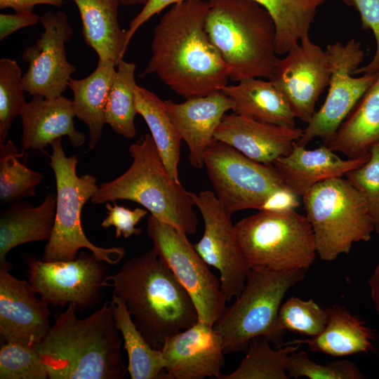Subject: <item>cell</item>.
I'll use <instances>...</instances> for the list:
<instances>
[{
  "instance_id": "277c9868",
  "label": "cell",
  "mask_w": 379,
  "mask_h": 379,
  "mask_svg": "<svg viewBox=\"0 0 379 379\" xmlns=\"http://www.w3.org/2000/svg\"><path fill=\"white\" fill-rule=\"evenodd\" d=\"M208 35L228 69L230 80L267 78L277 62L273 20L253 0H208Z\"/></svg>"
},
{
  "instance_id": "3957f363",
  "label": "cell",
  "mask_w": 379,
  "mask_h": 379,
  "mask_svg": "<svg viewBox=\"0 0 379 379\" xmlns=\"http://www.w3.org/2000/svg\"><path fill=\"white\" fill-rule=\"evenodd\" d=\"M104 284L124 300L137 328L156 349L199 321L190 296L153 249L127 260Z\"/></svg>"
},
{
  "instance_id": "e575fe53",
  "label": "cell",
  "mask_w": 379,
  "mask_h": 379,
  "mask_svg": "<svg viewBox=\"0 0 379 379\" xmlns=\"http://www.w3.org/2000/svg\"><path fill=\"white\" fill-rule=\"evenodd\" d=\"M279 321L285 331L314 338L324 330L328 321V310L312 299L305 300L293 296L281 304Z\"/></svg>"
},
{
  "instance_id": "60d3db41",
  "label": "cell",
  "mask_w": 379,
  "mask_h": 379,
  "mask_svg": "<svg viewBox=\"0 0 379 379\" xmlns=\"http://www.w3.org/2000/svg\"><path fill=\"white\" fill-rule=\"evenodd\" d=\"M105 207L107 216L103 219L101 226L104 228L114 227L116 238L121 236L128 238L132 235L138 236L142 234V230L136 228L135 225L147 214V209L135 208L131 210L115 203L111 205L109 202L106 203Z\"/></svg>"
},
{
  "instance_id": "603a6c76",
  "label": "cell",
  "mask_w": 379,
  "mask_h": 379,
  "mask_svg": "<svg viewBox=\"0 0 379 379\" xmlns=\"http://www.w3.org/2000/svg\"><path fill=\"white\" fill-rule=\"evenodd\" d=\"M56 207V194L49 193L42 203L34 207L18 201L0 216V269L10 270L7 253L25 243L48 240L52 234Z\"/></svg>"
},
{
  "instance_id": "484cf974",
  "label": "cell",
  "mask_w": 379,
  "mask_h": 379,
  "mask_svg": "<svg viewBox=\"0 0 379 379\" xmlns=\"http://www.w3.org/2000/svg\"><path fill=\"white\" fill-rule=\"evenodd\" d=\"M82 22V34L98 60L117 66L126 51V31L119 23V0H73Z\"/></svg>"
},
{
  "instance_id": "5bb4252c",
  "label": "cell",
  "mask_w": 379,
  "mask_h": 379,
  "mask_svg": "<svg viewBox=\"0 0 379 379\" xmlns=\"http://www.w3.org/2000/svg\"><path fill=\"white\" fill-rule=\"evenodd\" d=\"M93 253L81 252L72 260L28 258L29 282L48 305L73 304L83 310L94 306L105 286V270Z\"/></svg>"
},
{
  "instance_id": "44dd1931",
  "label": "cell",
  "mask_w": 379,
  "mask_h": 379,
  "mask_svg": "<svg viewBox=\"0 0 379 379\" xmlns=\"http://www.w3.org/2000/svg\"><path fill=\"white\" fill-rule=\"evenodd\" d=\"M369 158V154L357 159H342L335 152L323 145L308 149L297 142L291 152L272 164L284 184L298 197H302L319 182L345 177Z\"/></svg>"
},
{
  "instance_id": "ab89813d",
  "label": "cell",
  "mask_w": 379,
  "mask_h": 379,
  "mask_svg": "<svg viewBox=\"0 0 379 379\" xmlns=\"http://www.w3.org/2000/svg\"><path fill=\"white\" fill-rule=\"evenodd\" d=\"M348 6L359 14L361 27L371 30L375 41V51L372 60L366 65L359 67L354 75L374 74L379 72V0H343Z\"/></svg>"
},
{
  "instance_id": "8992f818",
  "label": "cell",
  "mask_w": 379,
  "mask_h": 379,
  "mask_svg": "<svg viewBox=\"0 0 379 379\" xmlns=\"http://www.w3.org/2000/svg\"><path fill=\"white\" fill-rule=\"evenodd\" d=\"M307 270L285 272L251 269L235 302L225 307L213 325L223 340L225 354L246 352L253 338L262 336L276 348L284 345L286 331L279 312L287 291L305 277Z\"/></svg>"
},
{
  "instance_id": "4dcf8cb0",
  "label": "cell",
  "mask_w": 379,
  "mask_h": 379,
  "mask_svg": "<svg viewBox=\"0 0 379 379\" xmlns=\"http://www.w3.org/2000/svg\"><path fill=\"white\" fill-rule=\"evenodd\" d=\"M271 15L276 30V51L285 55L309 36L319 8L327 0H253Z\"/></svg>"
},
{
  "instance_id": "b9f144b4",
  "label": "cell",
  "mask_w": 379,
  "mask_h": 379,
  "mask_svg": "<svg viewBox=\"0 0 379 379\" xmlns=\"http://www.w3.org/2000/svg\"><path fill=\"white\" fill-rule=\"evenodd\" d=\"M299 197L288 187L283 186L272 192L258 211L271 213L290 212L299 206Z\"/></svg>"
},
{
  "instance_id": "ac0fdd59",
  "label": "cell",
  "mask_w": 379,
  "mask_h": 379,
  "mask_svg": "<svg viewBox=\"0 0 379 379\" xmlns=\"http://www.w3.org/2000/svg\"><path fill=\"white\" fill-rule=\"evenodd\" d=\"M36 294L29 281L0 269V335L5 343L36 345L48 333V304Z\"/></svg>"
},
{
  "instance_id": "f6af8a7d",
  "label": "cell",
  "mask_w": 379,
  "mask_h": 379,
  "mask_svg": "<svg viewBox=\"0 0 379 379\" xmlns=\"http://www.w3.org/2000/svg\"><path fill=\"white\" fill-rule=\"evenodd\" d=\"M65 0H0V9L12 8L15 12L32 11L39 4H46L60 7Z\"/></svg>"
},
{
  "instance_id": "8d00e7d4",
  "label": "cell",
  "mask_w": 379,
  "mask_h": 379,
  "mask_svg": "<svg viewBox=\"0 0 379 379\" xmlns=\"http://www.w3.org/2000/svg\"><path fill=\"white\" fill-rule=\"evenodd\" d=\"M48 369L36 345L5 343L0 349V379H46Z\"/></svg>"
},
{
  "instance_id": "836d02e7",
  "label": "cell",
  "mask_w": 379,
  "mask_h": 379,
  "mask_svg": "<svg viewBox=\"0 0 379 379\" xmlns=\"http://www.w3.org/2000/svg\"><path fill=\"white\" fill-rule=\"evenodd\" d=\"M19 153L12 140L0 145V201L2 205L12 204L25 197L35 194L36 187L43 175L27 168L19 161Z\"/></svg>"
},
{
  "instance_id": "7bdbcfd3",
  "label": "cell",
  "mask_w": 379,
  "mask_h": 379,
  "mask_svg": "<svg viewBox=\"0 0 379 379\" xmlns=\"http://www.w3.org/2000/svg\"><path fill=\"white\" fill-rule=\"evenodd\" d=\"M185 0H148L140 13L131 20L126 31V43L128 44L138 29L153 15L159 13L166 7Z\"/></svg>"
},
{
  "instance_id": "ffe728a7",
  "label": "cell",
  "mask_w": 379,
  "mask_h": 379,
  "mask_svg": "<svg viewBox=\"0 0 379 379\" xmlns=\"http://www.w3.org/2000/svg\"><path fill=\"white\" fill-rule=\"evenodd\" d=\"M166 112L189 149L192 167L204 166L206 148L214 140L215 132L233 103L221 91L186 99L181 103L164 100Z\"/></svg>"
},
{
  "instance_id": "6da1fadb",
  "label": "cell",
  "mask_w": 379,
  "mask_h": 379,
  "mask_svg": "<svg viewBox=\"0 0 379 379\" xmlns=\"http://www.w3.org/2000/svg\"><path fill=\"white\" fill-rule=\"evenodd\" d=\"M208 1L171 5L154 29L152 55L140 77L155 74L188 99L221 91L228 69L206 29Z\"/></svg>"
},
{
  "instance_id": "1f68e13d",
  "label": "cell",
  "mask_w": 379,
  "mask_h": 379,
  "mask_svg": "<svg viewBox=\"0 0 379 379\" xmlns=\"http://www.w3.org/2000/svg\"><path fill=\"white\" fill-rule=\"evenodd\" d=\"M300 344L284 343L273 349L262 336L251 339L238 368L219 379H289L287 365L290 355Z\"/></svg>"
},
{
  "instance_id": "7c38bea8",
  "label": "cell",
  "mask_w": 379,
  "mask_h": 379,
  "mask_svg": "<svg viewBox=\"0 0 379 379\" xmlns=\"http://www.w3.org/2000/svg\"><path fill=\"white\" fill-rule=\"evenodd\" d=\"M331 65V77L326 98L297 142L306 147L312 140L320 138L325 145L335 134L358 101L376 79L379 72L355 77L365 56L361 44L355 39L345 44L336 41L326 47Z\"/></svg>"
},
{
  "instance_id": "9a60e30c",
  "label": "cell",
  "mask_w": 379,
  "mask_h": 379,
  "mask_svg": "<svg viewBox=\"0 0 379 379\" xmlns=\"http://www.w3.org/2000/svg\"><path fill=\"white\" fill-rule=\"evenodd\" d=\"M40 21L43 32L22 54V60L29 64L22 85L30 95L54 98L67 89L71 75L76 71V67L68 62L65 50L72 29L62 11L46 12Z\"/></svg>"
},
{
  "instance_id": "d6986e66",
  "label": "cell",
  "mask_w": 379,
  "mask_h": 379,
  "mask_svg": "<svg viewBox=\"0 0 379 379\" xmlns=\"http://www.w3.org/2000/svg\"><path fill=\"white\" fill-rule=\"evenodd\" d=\"M302 129L255 121L232 113L225 114L214 139L225 142L249 159L272 164L288 155L300 138Z\"/></svg>"
},
{
  "instance_id": "4fadbf2b",
  "label": "cell",
  "mask_w": 379,
  "mask_h": 379,
  "mask_svg": "<svg viewBox=\"0 0 379 379\" xmlns=\"http://www.w3.org/2000/svg\"><path fill=\"white\" fill-rule=\"evenodd\" d=\"M204 220V234L194 246L209 265L220 272L221 288L227 301L241 292L251 270L241 250L231 215L213 192H190Z\"/></svg>"
},
{
  "instance_id": "cb8c5ba5",
  "label": "cell",
  "mask_w": 379,
  "mask_h": 379,
  "mask_svg": "<svg viewBox=\"0 0 379 379\" xmlns=\"http://www.w3.org/2000/svg\"><path fill=\"white\" fill-rule=\"evenodd\" d=\"M221 92L231 99L233 113L260 122L291 128L295 116L285 96L269 79L248 78L227 85Z\"/></svg>"
},
{
  "instance_id": "d590c367",
  "label": "cell",
  "mask_w": 379,
  "mask_h": 379,
  "mask_svg": "<svg viewBox=\"0 0 379 379\" xmlns=\"http://www.w3.org/2000/svg\"><path fill=\"white\" fill-rule=\"evenodd\" d=\"M22 72L15 60H0V145L6 140L11 122L24 106Z\"/></svg>"
},
{
  "instance_id": "9c48e42d",
  "label": "cell",
  "mask_w": 379,
  "mask_h": 379,
  "mask_svg": "<svg viewBox=\"0 0 379 379\" xmlns=\"http://www.w3.org/2000/svg\"><path fill=\"white\" fill-rule=\"evenodd\" d=\"M236 235L250 269L285 272L307 270L317 255L305 215L259 211L235 225Z\"/></svg>"
},
{
  "instance_id": "7a4b0ae2",
  "label": "cell",
  "mask_w": 379,
  "mask_h": 379,
  "mask_svg": "<svg viewBox=\"0 0 379 379\" xmlns=\"http://www.w3.org/2000/svg\"><path fill=\"white\" fill-rule=\"evenodd\" d=\"M69 304L55 317L44 340L36 345L49 379H123L124 364L119 336L107 301L90 316L79 319Z\"/></svg>"
},
{
  "instance_id": "30bf717a",
  "label": "cell",
  "mask_w": 379,
  "mask_h": 379,
  "mask_svg": "<svg viewBox=\"0 0 379 379\" xmlns=\"http://www.w3.org/2000/svg\"><path fill=\"white\" fill-rule=\"evenodd\" d=\"M147 232L153 250L190 296L199 321L213 326L225 309L220 281L210 270L184 231L150 215Z\"/></svg>"
},
{
  "instance_id": "f546056e",
  "label": "cell",
  "mask_w": 379,
  "mask_h": 379,
  "mask_svg": "<svg viewBox=\"0 0 379 379\" xmlns=\"http://www.w3.org/2000/svg\"><path fill=\"white\" fill-rule=\"evenodd\" d=\"M135 95L138 114L148 126L168 175L179 182L178 164L182 138L166 112L164 101L138 85L135 87Z\"/></svg>"
},
{
  "instance_id": "d6a6232c",
  "label": "cell",
  "mask_w": 379,
  "mask_h": 379,
  "mask_svg": "<svg viewBox=\"0 0 379 379\" xmlns=\"http://www.w3.org/2000/svg\"><path fill=\"white\" fill-rule=\"evenodd\" d=\"M135 67L133 62L123 59L119 61L105 109V123L128 139L136 135Z\"/></svg>"
},
{
  "instance_id": "2e32d148",
  "label": "cell",
  "mask_w": 379,
  "mask_h": 379,
  "mask_svg": "<svg viewBox=\"0 0 379 379\" xmlns=\"http://www.w3.org/2000/svg\"><path fill=\"white\" fill-rule=\"evenodd\" d=\"M331 74L326 50L306 36L279 59L269 79L285 96L295 117L307 124L329 85Z\"/></svg>"
},
{
  "instance_id": "8fae6325",
  "label": "cell",
  "mask_w": 379,
  "mask_h": 379,
  "mask_svg": "<svg viewBox=\"0 0 379 379\" xmlns=\"http://www.w3.org/2000/svg\"><path fill=\"white\" fill-rule=\"evenodd\" d=\"M204 166L215 197L231 216L258 210L272 192L286 186L272 164L256 162L215 139L205 151Z\"/></svg>"
},
{
  "instance_id": "52a82bcc",
  "label": "cell",
  "mask_w": 379,
  "mask_h": 379,
  "mask_svg": "<svg viewBox=\"0 0 379 379\" xmlns=\"http://www.w3.org/2000/svg\"><path fill=\"white\" fill-rule=\"evenodd\" d=\"M302 198L321 260H334L348 254L354 243L371 239L374 227L365 199L346 178L319 182Z\"/></svg>"
},
{
  "instance_id": "ba28073f",
  "label": "cell",
  "mask_w": 379,
  "mask_h": 379,
  "mask_svg": "<svg viewBox=\"0 0 379 379\" xmlns=\"http://www.w3.org/2000/svg\"><path fill=\"white\" fill-rule=\"evenodd\" d=\"M50 166L56 181V207L54 226L51 238L44 250L42 260H72L78 251L85 248L100 261L116 265L124 256V247L102 248L91 243L84 232L81 210L98 190L95 177L77 173V158L67 157L58 138L51 144Z\"/></svg>"
},
{
  "instance_id": "ee69618b",
  "label": "cell",
  "mask_w": 379,
  "mask_h": 379,
  "mask_svg": "<svg viewBox=\"0 0 379 379\" xmlns=\"http://www.w3.org/2000/svg\"><path fill=\"white\" fill-rule=\"evenodd\" d=\"M40 20L32 11L15 12L13 14L0 15V40L2 41L17 30L34 25Z\"/></svg>"
},
{
  "instance_id": "83f0119b",
  "label": "cell",
  "mask_w": 379,
  "mask_h": 379,
  "mask_svg": "<svg viewBox=\"0 0 379 379\" xmlns=\"http://www.w3.org/2000/svg\"><path fill=\"white\" fill-rule=\"evenodd\" d=\"M117 65L111 62L98 60L95 69L81 79L71 78L68 87L73 93L75 117L89 130L90 149L97 145L106 124L105 109L115 76Z\"/></svg>"
},
{
  "instance_id": "5b68a950",
  "label": "cell",
  "mask_w": 379,
  "mask_h": 379,
  "mask_svg": "<svg viewBox=\"0 0 379 379\" xmlns=\"http://www.w3.org/2000/svg\"><path fill=\"white\" fill-rule=\"evenodd\" d=\"M128 151L133 159L129 168L114 180L98 185L91 202L135 201L158 220L194 234L199 220L190 192L170 177L151 134L142 136Z\"/></svg>"
},
{
  "instance_id": "f1b7e54d",
  "label": "cell",
  "mask_w": 379,
  "mask_h": 379,
  "mask_svg": "<svg viewBox=\"0 0 379 379\" xmlns=\"http://www.w3.org/2000/svg\"><path fill=\"white\" fill-rule=\"evenodd\" d=\"M113 317L128 355L132 379H167L161 349L150 345L135 324L124 300L112 294Z\"/></svg>"
},
{
  "instance_id": "d4e9b609",
  "label": "cell",
  "mask_w": 379,
  "mask_h": 379,
  "mask_svg": "<svg viewBox=\"0 0 379 379\" xmlns=\"http://www.w3.org/2000/svg\"><path fill=\"white\" fill-rule=\"evenodd\" d=\"M377 145H379V74L325 144L349 159L366 155Z\"/></svg>"
},
{
  "instance_id": "74e56055",
  "label": "cell",
  "mask_w": 379,
  "mask_h": 379,
  "mask_svg": "<svg viewBox=\"0 0 379 379\" xmlns=\"http://www.w3.org/2000/svg\"><path fill=\"white\" fill-rule=\"evenodd\" d=\"M287 373L291 378L310 379H362V373L353 362L337 360L324 364L313 361L305 351L298 350L290 355Z\"/></svg>"
},
{
  "instance_id": "4316f807",
  "label": "cell",
  "mask_w": 379,
  "mask_h": 379,
  "mask_svg": "<svg viewBox=\"0 0 379 379\" xmlns=\"http://www.w3.org/2000/svg\"><path fill=\"white\" fill-rule=\"evenodd\" d=\"M328 321L317 336L291 341L333 357L366 353L373 349L374 334L364 321L338 305L327 308Z\"/></svg>"
},
{
  "instance_id": "7dc6e473",
  "label": "cell",
  "mask_w": 379,
  "mask_h": 379,
  "mask_svg": "<svg viewBox=\"0 0 379 379\" xmlns=\"http://www.w3.org/2000/svg\"><path fill=\"white\" fill-rule=\"evenodd\" d=\"M119 3L125 6L145 5L148 0H119Z\"/></svg>"
},
{
  "instance_id": "bcb514c9",
  "label": "cell",
  "mask_w": 379,
  "mask_h": 379,
  "mask_svg": "<svg viewBox=\"0 0 379 379\" xmlns=\"http://www.w3.org/2000/svg\"><path fill=\"white\" fill-rule=\"evenodd\" d=\"M371 300L375 305V308L379 317V262L375 267L373 274L368 281Z\"/></svg>"
},
{
  "instance_id": "7402d4cb",
  "label": "cell",
  "mask_w": 379,
  "mask_h": 379,
  "mask_svg": "<svg viewBox=\"0 0 379 379\" xmlns=\"http://www.w3.org/2000/svg\"><path fill=\"white\" fill-rule=\"evenodd\" d=\"M20 117L22 125V150L44 151L54 140L67 136L73 147L81 146L84 134L75 129L72 100L62 95L54 98L33 95L25 102Z\"/></svg>"
},
{
  "instance_id": "e0dca14e",
  "label": "cell",
  "mask_w": 379,
  "mask_h": 379,
  "mask_svg": "<svg viewBox=\"0 0 379 379\" xmlns=\"http://www.w3.org/2000/svg\"><path fill=\"white\" fill-rule=\"evenodd\" d=\"M167 379H219L223 340L213 326L198 321L168 337L161 347Z\"/></svg>"
},
{
  "instance_id": "f35d334b",
  "label": "cell",
  "mask_w": 379,
  "mask_h": 379,
  "mask_svg": "<svg viewBox=\"0 0 379 379\" xmlns=\"http://www.w3.org/2000/svg\"><path fill=\"white\" fill-rule=\"evenodd\" d=\"M345 178L364 198L374 232L379 234V145L370 149L366 163L349 171Z\"/></svg>"
}]
</instances>
